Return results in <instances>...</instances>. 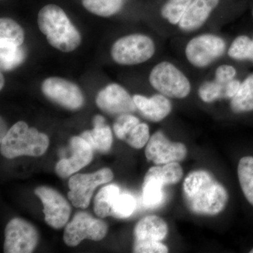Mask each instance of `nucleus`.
I'll use <instances>...</instances> for the list:
<instances>
[{
    "label": "nucleus",
    "mask_w": 253,
    "mask_h": 253,
    "mask_svg": "<svg viewBox=\"0 0 253 253\" xmlns=\"http://www.w3.org/2000/svg\"><path fill=\"white\" fill-rule=\"evenodd\" d=\"M49 145V139L46 134L19 121L1 138L0 151L8 159L22 156L38 157L46 152Z\"/></svg>",
    "instance_id": "7ed1b4c3"
},
{
    "label": "nucleus",
    "mask_w": 253,
    "mask_h": 253,
    "mask_svg": "<svg viewBox=\"0 0 253 253\" xmlns=\"http://www.w3.org/2000/svg\"><path fill=\"white\" fill-rule=\"evenodd\" d=\"M163 186L154 178L145 176L143 184V202L147 207H156L162 203L164 198Z\"/></svg>",
    "instance_id": "a878e982"
},
{
    "label": "nucleus",
    "mask_w": 253,
    "mask_h": 253,
    "mask_svg": "<svg viewBox=\"0 0 253 253\" xmlns=\"http://www.w3.org/2000/svg\"><path fill=\"white\" fill-rule=\"evenodd\" d=\"M81 136L90 145L91 149L99 152H108L112 146V132L106 124L94 126L91 130L84 131Z\"/></svg>",
    "instance_id": "a211bd4d"
},
{
    "label": "nucleus",
    "mask_w": 253,
    "mask_h": 253,
    "mask_svg": "<svg viewBox=\"0 0 253 253\" xmlns=\"http://www.w3.org/2000/svg\"><path fill=\"white\" fill-rule=\"evenodd\" d=\"M151 85L161 94L172 99H184L191 91L189 80L172 63L156 65L149 76Z\"/></svg>",
    "instance_id": "20e7f679"
},
{
    "label": "nucleus",
    "mask_w": 253,
    "mask_h": 253,
    "mask_svg": "<svg viewBox=\"0 0 253 253\" xmlns=\"http://www.w3.org/2000/svg\"><path fill=\"white\" fill-rule=\"evenodd\" d=\"M107 231L104 221L93 218L89 213L78 212L65 228L63 241L67 246L74 247L85 239L101 241Z\"/></svg>",
    "instance_id": "0eeeda50"
},
{
    "label": "nucleus",
    "mask_w": 253,
    "mask_h": 253,
    "mask_svg": "<svg viewBox=\"0 0 253 253\" xmlns=\"http://www.w3.org/2000/svg\"><path fill=\"white\" fill-rule=\"evenodd\" d=\"M82 3L91 14L109 17L122 9L124 0H82Z\"/></svg>",
    "instance_id": "b1692460"
},
{
    "label": "nucleus",
    "mask_w": 253,
    "mask_h": 253,
    "mask_svg": "<svg viewBox=\"0 0 253 253\" xmlns=\"http://www.w3.org/2000/svg\"><path fill=\"white\" fill-rule=\"evenodd\" d=\"M145 155L156 165H166L183 161L187 156V149L182 143L169 141L163 131H158L148 141Z\"/></svg>",
    "instance_id": "f8f14e48"
},
{
    "label": "nucleus",
    "mask_w": 253,
    "mask_h": 253,
    "mask_svg": "<svg viewBox=\"0 0 253 253\" xmlns=\"http://www.w3.org/2000/svg\"><path fill=\"white\" fill-rule=\"evenodd\" d=\"M24 39V31L18 23L10 18L0 19V41L9 42L21 46Z\"/></svg>",
    "instance_id": "393cba45"
},
{
    "label": "nucleus",
    "mask_w": 253,
    "mask_h": 253,
    "mask_svg": "<svg viewBox=\"0 0 253 253\" xmlns=\"http://www.w3.org/2000/svg\"><path fill=\"white\" fill-rule=\"evenodd\" d=\"M149 128L146 123H139L129 133L126 139V142L131 147L140 149L149 141Z\"/></svg>",
    "instance_id": "2f4dec72"
},
{
    "label": "nucleus",
    "mask_w": 253,
    "mask_h": 253,
    "mask_svg": "<svg viewBox=\"0 0 253 253\" xmlns=\"http://www.w3.org/2000/svg\"><path fill=\"white\" fill-rule=\"evenodd\" d=\"M35 194L42 203L46 224L54 229H61L66 225L71 213L67 200L57 191L48 186H40Z\"/></svg>",
    "instance_id": "9b49d317"
},
{
    "label": "nucleus",
    "mask_w": 253,
    "mask_h": 253,
    "mask_svg": "<svg viewBox=\"0 0 253 253\" xmlns=\"http://www.w3.org/2000/svg\"><path fill=\"white\" fill-rule=\"evenodd\" d=\"M225 49V41L220 37L204 34L195 37L187 43L185 54L191 65L204 68L221 57Z\"/></svg>",
    "instance_id": "6e6552de"
},
{
    "label": "nucleus",
    "mask_w": 253,
    "mask_h": 253,
    "mask_svg": "<svg viewBox=\"0 0 253 253\" xmlns=\"http://www.w3.org/2000/svg\"><path fill=\"white\" fill-rule=\"evenodd\" d=\"M1 76H0V77H1V84H0V89H2L3 86H4V76H3L2 73H1Z\"/></svg>",
    "instance_id": "c9c22d12"
},
{
    "label": "nucleus",
    "mask_w": 253,
    "mask_h": 253,
    "mask_svg": "<svg viewBox=\"0 0 253 253\" xmlns=\"http://www.w3.org/2000/svg\"><path fill=\"white\" fill-rule=\"evenodd\" d=\"M168 233L167 223L162 218L156 215L146 216L138 221L134 227V241L161 242Z\"/></svg>",
    "instance_id": "f3484780"
},
{
    "label": "nucleus",
    "mask_w": 253,
    "mask_h": 253,
    "mask_svg": "<svg viewBox=\"0 0 253 253\" xmlns=\"http://www.w3.org/2000/svg\"><path fill=\"white\" fill-rule=\"evenodd\" d=\"M120 194L119 187L115 184H109L103 187L94 199L95 214L101 218L111 216L113 204Z\"/></svg>",
    "instance_id": "aec40b11"
},
{
    "label": "nucleus",
    "mask_w": 253,
    "mask_h": 253,
    "mask_svg": "<svg viewBox=\"0 0 253 253\" xmlns=\"http://www.w3.org/2000/svg\"><path fill=\"white\" fill-rule=\"evenodd\" d=\"M219 0H193L179 22L184 32H192L201 28L219 4Z\"/></svg>",
    "instance_id": "2eb2a0df"
},
{
    "label": "nucleus",
    "mask_w": 253,
    "mask_h": 253,
    "mask_svg": "<svg viewBox=\"0 0 253 253\" xmlns=\"http://www.w3.org/2000/svg\"><path fill=\"white\" fill-rule=\"evenodd\" d=\"M146 177L154 178L163 186L175 184L183 176V169L178 162L168 163L163 167L156 166L150 168Z\"/></svg>",
    "instance_id": "412c9836"
},
{
    "label": "nucleus",
    "mask_w": 253,
    "mask_h": 253,
    "mask_svg": "<svg viewBox=\"0 0 253 253\" xmlns=\"http://www.w3.org/2000/svg\"><path fill=\"white\" fill-rule=\"evenodd\" d=\"M250 253H253V249L252 250H251V252H250Z\"/></svg>",
    "instance_id": "e433bc0d"
},
{
    "label": "nucleus",
    "mask_w": 253,
    "mask_h": 253,
    "mask_svg": "<svg viewBox=\"0 0 253 253\" xmlns=\"http://www.w3.org/2000/svg\"><path fill=\"white\" fill-rule=\"evenodd\" d=\"M113 178V172L109 168H103L91 174H75L70 178L68 183V199L75 207L86 209L96 188L110 182Z\"/></svg>",
    "instance_id": "423d86ee"
},
{
    "label": "nucleus",
    "mask_w": 253,
    "mask_h": 253,
    "mask_svg": "<svg viewBox=\"0 0 253 253\" xmlns=\"http://www.w3.org/2000/svg\"><path fill=\"white\" fill-rule=\"evenodd\" d=\"M231 109L236 113L253 111V73L241 83L239 91L231 99Z\"/></svg>",
    "instance_id": "6ab92c4d"
},
{
    "label": "nucleus",
    "mask_w": 253,
    "mask_h": 253,
    "mask_svg": "<svg viewBox=\"0 0 253 253\" xmlns=\"http://www.w3.org/2000/svg\"><path fill=\"white\" fill-rule=\"evenodd\" d=\"M136 208V201L131 194L123 193L118 195L112 207L111 216L117 218L129 217Z\"/></svg>",
    "instance_id": "c756f323"
},
{
    "label": "nucleus",
    "mask_w": 253,
    "mask_h": 253,
    "mask_svg": "<svg viewBox=\"0 0 253 253\" xmlns=\"http://www.w3.org/2000/svg\"><path fill=\"white\" fill-rule=\"evenodd\" d=\"M133 99L143 116L153 122L163 121L172 111L170 101L161 94H155L151 98L136 94Z\"/></svg>",
    "instance_id": "dca6fc26"
},
{
    "label": "nucleus",
    "mask_w": 253,
    "mask_h": 253,
    "mask_svg": "<svg viewBox=\"0 0 253 253\" xmlns=\"http://www.w3.org/2000/svg\"><path fill=\"white\" fill-rule=\"evenodd\" d=\"M183 196L191 212L213 216L224 211L229 200L227 191L208 171L190 172L183 184Z\"/></svg>",
    "instance_id": "f257e3e1"
},
{
    "label": "nucleus",
    "mask_w": 253,
    "mask_h": 253,
    "mask_svg": "<svg viewBox=\"0 0 253 253\" xmlns=\"http://www.w3.org/2000/svg\"><path fill=\"white\" fill-rule=\"evenodd\" d=\"M71 156L63 158L56 164L55 170L61 178H67L81 170L92 161L93 150L81 136H73L70 140Z\"/></svg>",
    "instance_id": "4468645a"
},
{
    "label": "nucleus",
    "mask_w": 253,
    "mask_h": 253,
    "mask_svg": "<svg viewBox=\"0 0 253 253\" xmlns=\"http://www.w3.org/2000/svg\"><path fill=\"white\" fill-rule=\"evenodd\" d=\"M42 91L46 97L70 110L81 109L84 96L78 85L59 77L47 78L42 84Z\"/></svg>",
    "instance_id": "9d476101"
},
{
    "label": "nucleus",
    "mask_w": 253,
    "mask_h": 253,
    "mask_svg": "<svg viewBox=\"0 0 253 253\" xmlns=\"http://www.w3.org/2000/svg\"><path fill=\"white\" fill-rule=\"evenodd\" d=\"M4 236L5 253H33L39 240L36 227L21 218H14L8 223Z\"/></svg>",
    "instance_id": "1a4fd4ad"
},
{
    "label": "nucleus",
    "mask_w": 253,
    "mask_h": 253,
    "mask_svg": "<svg viewBox=\"0 0 253 253\" xmlns=\"http://www.w3.org/2000/svg\"><path fill=\"white\" fill-rule=\"evenodd\" d=\"M228 54L235 60H250L253 62V38L246 36L237 37L229 47Z\"/></svg>",
    "instance_id": "bb28decb"
},
{
    "label": "nucleus",
    "mask_w": 253,
    "mask_h": 253,
    "mask_svg": "<svg viewBox=\"0 0 253 253\" xmlns=\"http://www.w3.org/2000/svg\"><path fill=\"white\" fill-rule=\"evenodd\" d=\"M96 103L101 111L111 115L131 113L137 109L133 97L122 86L116 83L100 91Z\"/></svg>",
    "instance_id": "ddd939ff"
},
{
    "label": "nucleus",
    "mask_w": 253,
    "mask_h": 253,
    "mask_svg": "<svg viewBox=\"0 0 253 253\" xmlns=\"http://www.w3.org/2000/svg\"><path fill=\"white\" fill-rule=\"evenodd\" d=\"M193 0H169L161 9V15L172 25L179 24Z\"/></svg>",
    "instance_id": "cd10ccee"
},
{
    "label": "nucleus",
    "mask_w": 253,
    "mask_h": 253,
    "mask_svg": "<svg viewBox=\"0 0 253 253\" xmlns=\"http://www.w3.org/2000/svg\"><path fill=\"white\" fill-rule=\"evenodd\" d=\"M139 123V120L130 113L119 115L113 124L115 134L118 139L126 141L129 133Z\"/></svg>",
    "instance_id": "7c9ffc66"
},
{
    "label": "nucleus",
    "mask_w": 253,
    "mask_h": 253,
    "mask_svg": "<svg viewBox=\"0 0 253 253\" xmlns=\"http://www.w3.org/2000/svg\"><path fill=\"white\" fill-rule=\"evenodd\" d=\"M106 125V120L103 117V116H100V115H96L93 118V126H104Z\"/></svg>",
    "instance_id": "f704fd0d"
},
{
    "label": "nucleus",
    "mask_w": 253,
    "mask_h": 253,
    "mask_svg": "<svg viewBox=\"0 0 253 253\" xmlns=\"http://www.w3.org/2000/svg\"><path fill=\"white\" fill-rule=\"evenodd\" d=\"M134 252L138 253H166L167 246L161 242H137L134 241Z\"/></svg>",
    "instance_id": "473e14b6"
},
{
    "label": "nucleus",
    "mask_w": 253,
    "mask_h": 253,
    "mask_svg": "<svg viewBox=\"0 0 253 253\" xmlns=\"http://www.w3.org/2000/svg\"><path fill=\"white\" fill-rule=\"evenodd\" d=\"M226 84H221L214 80L206 81L200 86L199 97L206 103H212L216 100L226 99Z\"/></svg>",
    "instance_id": "c85d7f7f"
},
{
    "label": "nucleus",
    "mask_w": 253,
    "mask_h": 253,
    "mask_svg": "<svg viewBox=\"0 0 253 253\" xmlns=\"http://www.w3.org/2000/svg\"><path fill=\"white\" fill-rule=\"evenodd\" d=\"M1 68L9 71L17 67L25 59V52L21 46L15 45L9 42L0 41Z\"/></svg>",
    "instance_id": "4be33fe9"
},
{
    "label": "nucleus",
    "mask_w": 253,
    "mask_h": 253,
    "mask_svg": "<svg viewBox=\"0 0 253 253\" xmlns=\"http://www.w3.org/2000/svg\"></svg>",
    "instance_id": "4c0bfd02"
},
{
    "label": "nucleus",
    "mask_w": 253,
    "mask_h": 253,
    "mask_svg": "<svg viewBox=\"0 0 253 253\" xmlns=\"http://www.w3.org/2000/svg\"><path fill=\"white\" fill-rule=\"evenodd\" d=\"M236 75L235 68L230 65H221L215 71V81L221 84H226L234 79Z\"/></svg>",
    "instance_id": "72a5a7b5"
},
{
    "label": "nucleus",
    "mask_w": 253,
    "mask_h": 253,
    "mask_svg": "<svg viewBox=\"0 0 253 253\" xmlns=\"http://www.w3.org/2000/svg\"><path fill=\"white\" fill-rule=\"evenodd\" d=\"M38 27L50 45L63 52H71L81 43V35L60 6L48 4L38 13Z\"/></svg>",
    "instance_id": "f03ea898"
},
{
    "label": "nucleus",
    "mask_w": 253,
    "mask_h": 253,
    "mask_svg": "<svg viewBox=\"0 0 253 253\" xmlns=\"http://www.w3.org/2000/svg\"><path fill=\"white\" fill-rule=\"evenodd\" d=\"M155 44L149 37L133 34L115 42L111 54L115 62L123 66H133L146 62L154 56Z\"/></svg>",
    "instance_id": "39448f33"
},
{
    "label": "nucleus",
    "mask_w": 253,
    "mask_h": 253,
    "mask_svg": "<svg viewBox=\"0 0 253 253\" xmlns=\"http://www.w3.org/2000/svg\"><path fill=\"white\" fill-rule=\"evenodd\" d=\"M240 185L248 201L253 206V157L246 156L238 166Z\"/></svg>",
    "instance_id": "5701e85b"
}]
</instances>
